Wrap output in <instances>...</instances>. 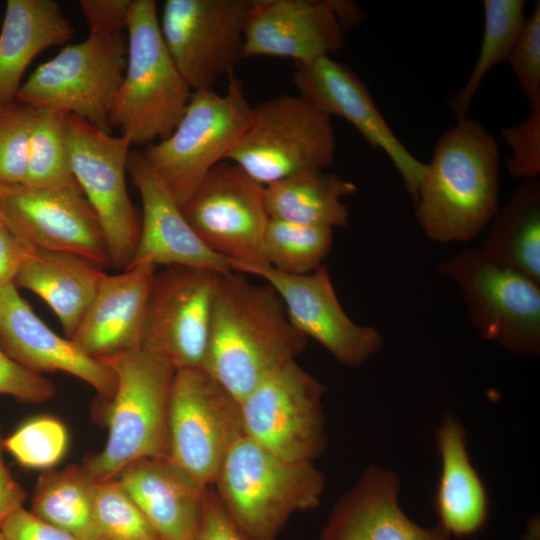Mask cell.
<instances>
[{
  "label": "cell",
  "mask_w": 540,
  "mask_h": 540,
  "mask_svg": "<svg viewBox=\"0 0 540 540\" xmlns=\"http://www.w3.org/2000/svg\"><path fill=\"white\" fill-rule=\"evenodd\" d=\"M306 343L270 284L235 271L218 274L202 368L239 402Z\"/></svg>",
  "instance_id": "cell-1"
},
{
  "label": "cell",
  "mask_w": 540,
  "mask_h": 540,
  "mask_svg": "<svg viewBox=\"0 0 540 540\" xmlns=\"http://www.w3.org/2000/svg\"><path fill=\"white\" fill-rule=\"evenodd\" d=\"M499 146L485 127L457 120L436 142L418 188L415 217L437 243H468L499 208Z\"/></svg>",
  "instance_id": "cell-2"
},
{
  "label": "cell",
  "mask_w": 540,
  "mask_h": 540,
  "mask_svg": "<svg viewBox=\"0 0 540 540\" xmlns=\"http://www.w3.org/2000/svg\"><path fill=\"white\" fill-rule=\"evenodd\" d=\"M211 486L250 540H277L294 513L318 507L325 478L313 462L284 460L244 434Z\"/></svg>",
  "instance_id": "cell-3"
},
{
  "label": "cell",
  "mask_w": 540,
  "mask_h": 540,
  "mask_svg": "<svg viewBox=\"0 0 540 540\" xmlns=\"http://www.w3.org/2000/svg\"><path fill=\"white\" fill-rule=\"evenodd\" d=\"M100 360L113 370L116 385L106 399V444L83 464L98 483L114 479L134 461L168 457V404L176 372L143 348Z\"/></svg>",
  "instance_id": "cell-4"
},
{
  "label": "cell",
  "mask_w": 540,
  "mask_h": 540,
  "mask_svg": "<svg viewBox=\"0 0 540 540\" xmlns=\"http://www.w3.org/2000/svg\"><path fill=\"white\" fill-rule=\"evenodd\" d=\"M126 30V69L109 124L132 146H147L172 133L193 91L165 46L154 0H132Z\"/></svg>",
  "instance_id": "cell-5"
},
{
  "label": "cell",
  "mask_w": 540,
  "mask_h": 540,
  "mask_svg": "<svg viewBox=\"0 0 540 540\" xmlns=\"http://www.w3.org/2000/svg\"><path fill=\"white\" fill-rule=\"evenodd\" d=\"M252 110L241 81L231 72L224 94L213 89L193 91L172 133L142 151L179 206L239 143L249 126Z\"/></svg>",
  "instance_id": "cell-6"
},
{
  "label": "cell",
  "mask_w": 540,
  "mask_h": 540,
  "mask_svg": "<svg viewBox=\"0 0 540 540\" xmlns=\"http://www.w3.org/2000/svg\"><path fill=\"white\" fill-rule=\"evenodd\" d=\"M437 270L457 286L468 319L481 338L513 353L539 354V282L478 248L441 260Z\"/></svg>",
  "instance_id": "cell-7"
},
{
  "label": "cell",
  "mask_w": 540,
  "mask_h": 540,
  "mask_svg": "<svg viewBox=\"0 0 540 540\" xmlns=\"http://www.w3.org/2000/svg\"><path fill=\"white\" fill-rule=\"evenodd\" d=\"M331 117L299 95H279L253 106L249 126L226 160L262 186L335 159Z\"/></svg>",
  "instance_id": "cell-8"
},
{
  "label": "cell",
  "mask_w": 540,
  "mask_h": 540,
  "mask_svg": "<svg viewBox=\"0 0 540 540\" xmlns=\"http://www.w3.org/2000/svg\"><path fill=\"white\" fill-rule=\"evenodd\" d=\"M121 34L91 35L65 46L21 84L16 101L76 116L110 133L109 114L126 69Z\"/></svg>",
  "instance_id": "cell-9"
},
{
  "label": "cell",
  "mask_w": 540,
  "mask_h": 540,
  "mask_svg": "<svg viewBox=\"0 0 540 540\" xmlns=\"http://www.w3.org/2000/svg\"><path fill=\"white\" fill-rule=\"evenodd\" d=\"M167 425V458L205 486L245 434L240 402L203 368L176 370Z\"/></svg>",
  "instance_id": "cell-10"
},
{
  "label": "cell",
  "mask_w": 540,
  "mask_h": 540,
  "mask_svg": "<svg viewBox=\"0 0 540 540\" xmlns=\"http://www.w3.org/2000/svg\"><path fill=\"white\" fill-rule=\"evenodd\" d=\"M325 390L295 359L286 362L240 401L245 434L284 460L313 462L326 448Z\"/></svg>",
  "instance_id": "cell-11"
},
{
  "label": "cell",
  "mask_w": 540,
  "mask_h": 540,
  "mask_svg": "<svg viewBox=\"0 0 540 540\" xmlns=\"http://www.w3.org/2000/svg\"><path fill=\"white\" fill-rule=\"evenodd\" d=\"M66 131L72 172L99 221L109 264L124 270L134 258L140 228L126 185L132 145L69 114Z\"/></svg>",
  "instance_id": "cell-12"
},
{
  "label": "cell",
  "mask_w": 540,
  "mask_h": 540,
  "mask_svg": "<svg viewBox=\"0 0 540 540\" xmlns=\"http://www.w3.org/2000/svg\"><path fill=\"white\" fill-rule=\"evenodd\" d=\"M180 207L198 237L225 257L231 270L266 264L263 237L269 215L264 186L235 163L224 160L214 166Z\"/></svg>",
  "instance_id": "cell-13"
},
{
  "label": "cell",
  "mask_w": 540,
  "mask_h": 540,
  "mask_svg": "<svg viewBox=\"0 0 540 540\" xmlns=\"http://www.w3.org/2000/svg\"><path fill=\"white\" fill-rule=\"evenodd\" d=\"M250 0H166L160 31L180 75L192 91L212 89L244 59Z\"/></svg>",
  "instance_id": "cell-14"
},
{
  "label": "cell",
  "mask_w": 540,
  "mask_h": 540,
  "mask_svg": "<svg viewBox=\"0 0 540 540\" xmlns=\"http://www.w3.org/2000/svg\"><path fill=\"white\" fill-rule=\"evenodd\" d=\"M0 222L27 248L110 265L101 226L80 189L0 184Z\"/></svg>",
  "instance_id": "cell-15"
},
{
  "label": "cell",
  "mask_w": 540,
  "mask_h": 540,
  "mask_svg": "<svg viewBox=\"0 0 540 540\" xmlns=\"http://www.w3.org/2000/svg\"><path fill=\"white\" fill-rule=\"evenodd\" d=\"M218 274L182 266L155 272L141 348L164 358L176 370L202 368Z\"/></svg>",
  "instance_id": "cell-16"
},
{
  "label": "cell",
  "mask_w": 540,
  "mask_h": 540,
  "mask_svg": "<svg viewBox=\"0 0 540 540\" xmlns=\"http://www.w3.org/2000/svg\"><path fill=\"white\" fill-rule=\"evenodd\" d=\"M232 271L258 276L270 284L293 326L321 344L340 364L359 366L381 348L378 330L359 325L346 314L325 264L303 275L285 274L267 264L238 266Z\"/></svg>",
  "instance_id": "cell-17"
},
{
  "label": "cell",
  "mask_w": 540,
  "mask_h": 540,
  "mask_svg": "<svg viewBox=\"0 0 540 540\" xmlns=\"http://www.w3.org/2000/svg\"><path fill=\"white\" fill-rule=\"evenodd\" d=\"M293 82L303 97L328 116L348 121L374 149L390 159L413 200L425 170L395 135L379 111L366 84L345 64L331 56L297 63Z\"/></svg>",
  "instance_id": "cell-18"
},
{
  "label": "cell",
  "mask_w": 540,
  "mask_h": 540,
  "mask_svg": "<svg viewBox=\"0 0 540 540\" xmlns=\"http://www.w3.org/2000/svg\"><path fill=\"white\" fill-rule=\"evenodd\" d=\"M345 32L333 0H250L243 56L307 63L340 50Z\"/></svg>",
  "instance_id": "cell-19"
},
{
  "label": "cell",
  "mask_w": 540,
  "mask_h": 540,
  "mask_svg": "<svg viewBox=\"0 0 540 540\" xmlns=\"http://www.w3.org/2000/svg\"><path fill=\"white\" fill-rule=\"evenodd\" d=\"M127 171L142 204L139 237L130 266H182L219 274L232 271L228 260L198 237L142 152L130 151Z\"/></svg>",
  "instance_id": "cell-20"
},
{
  "label": "cell",
  "mask_w": 540,
  "mask_h": 540,
  "mask_svg": "<svg viewBox=\"0 0 540 540\" xmlns=\"http://www.w3.org/2000/svg\"><path fill=\"white\" fill-rule=\"evenodd\" d=\"M0 347L30 371L68 373L93 387L104 399L114 393L116 379L111 367L50 329L15 284L0 289Z\"/></svg>",
  "instance_id": "cell-21"
},
{
  "label": "cell",
  "mask_w": 540,
  "mask_h": 540,
  "mask_svg": "<svg viewBox=\"0 0 540 540\" xmlns=\"http://www.w3.org/2000/svg\"><path fill=\"white\" fill-rule=\"evenodd\" d=\"M155 272L156 267L141 264L105 274L70 340L99 360L141 348Z\"/></svg>",
  "instance_id": "cell-22"
},
{
  "label": "cell",
  "mask_w": 540,
  "mask_h": 540,
  "mask_svg": "<svg viewBox=\"0 0 540 540\" xmlns=\"http://www.w3.org/2000/svg\"><path fill=\"white\" fill-rule=\"evenodd\" d=\"M399 490L394 472L369 467L337 501L319 540H450L438 525L425 528L409 519L398 504Z\"/></svg>",
  "instance_id": "cell-23"
},
{
  "label": "cell",
  "mask_w": 540,
  "mask_h": 540,
  "mask_svg": "<svg viewBox=\"0 0 540 540\" xmlns=\"http://www.w3.org/2000/svg\"><path fill=\"white\" fill-rule=\"evenodd\" d=\"M160 540H191L203 514L205 486L168 458H146L115 477Z\"/></svg>",
  "instance_id": "cell-24"
},
{
  "label": "cell",
  "mask_w": 540,
  "mask_h": 540,
  "mask_svg": "<svg viewBox=\"0 0 540 540\" xmlns=\"http://www.w3.org/2000/svg\"><path fill=\"white\" fill-rule=\"evenodd\" d=\"M441 474L434 496L438 526L450 537L467 538L487 524L490 501L486 486L472 465L466 430L448 414L436 434Z\"/></svg>",
  "instance_id": "cell-25"
},
{
  "label": "cell",
  "mask_w": 540,
  "mask_h": 540,
  "mask_svg": "<svg viewBox=\"0 0 540 540\" xmlns=\"http://www.w3.org/2000/svg\"><path fill=\"white\" fill-rule=\"evenodd\" d=\"M74 29L54 0H8L0 32V105L16 101L22 76L42 51L67 43Z\"/></svg>",
  "instance_id": "cell-26"
},
{
  "label": "cell",
  "mask_w": 540,
  "mask_h": 540,
  "mask_svg": "<svg viewBox=\"0 0 540 540\" xmlns=\"http://www.w3.org/2000/svg\"><path fill=\"white\" fill-rule=\"evenodd\" d=\"M104 275L99 266L78 255L27 248L14 284L43 299L70 339Z\"/></svg>",
  "instance_id": "cell-27"
},
{
  "label": "cell",
  "mask_w": 540,
  "mask_h": 540,
  "mask_svg": "<svg viewBox=\"0 0 540 540\" xmlns=\"http://www.w3.org/2000/svg\"><path fill=\"white\" fill-rule=\"evenodd\" d=\"M356 185L327 169H310L264 187L269 218L298 224L345 227L348 210L342 198Z\"/></svg>",
  "instance_id": "cell-28"
},
{
  "label": "cell",
  "mask_w": 540,
  "mask_h": 540,
  "mask_svg": "<svg viewBox=\"0 0 540 540\" xmlns=\"http://www.w3.org/2000/svg\"><path fill=\"white\" fill-rule=\"evenodd\" d=\"M478 249L540 283V181H523L499 206Z\"/></svg>",
  "instance_id": "cell-29"
},
{
  "label": "cell",
  "mask_w": 540,
  "mask_h": 540,
  "mask_svg": "<svg viewBox=\"0 0 540 540\" xmlns=\"http://www.w3.org/2000/svg\"><path fill=\"white\" fill-rule=\"evenodd\" d=\"M98 484L83 465L46 471L37 482L31 512L80 540H100L95 519Z\"/></svg>",
  "instance_id": "cell-30"
},
{
  "label": "cell",
  "mask_w": 540,
  "mask_h": 540,
  "mask_svg": "<svg viewBox=\"0 0 540 540\" xmlns=\"http://www.w3.org/2000/svg\"><path fill=\"white\" fill-rule=\"evenodd\" d=\"M484 31L478 57L463 87L449 105L457 120L467 118L472 101L488 72L507 62L526 18L524 0H484Z\"/></svg>",
  "instance_id": "cell-31"
},
{
  "label": "cell",
  "mask_w": 540,
  "mask_h": 540,
  "mask_svg": "<svg viewBox=\"0 0 540 540\" xmlns=\"http://www.w3.org/2000/svg\"><path fill=\"white\" fill-rule=\"evenodd\" d=\"M66 115L56 110L35 109L24 185L80 189L71 168Z\"/></svg>",
  "instance_id": "cell-32"
},
{
  "label": "cell",
  "mask_w": 540,
  "mask_h": 540,
  "mask_svg": "<svg viewBox=\"0 0 540 540\" xmlns=\"http://www.w3.org/2000/svg\"><path fill=\"white\" fill-rule=\"evenodd\" d=\"M333 243V229L269 218L264 237L265 263L290 275H303L323 265Z\"/></svg>",
  "instance_id": "cell-33"
},
{
  "label": "cell",
  "mask_w": 540,
  "mask_h": 540,
  "mask_svg": "<svg viewBox=\"0 0 540 540\" xmlns=\"http://www.w3.org/2000/svg\"><path fill=\"white\" fill-rule=\"evenodd\" d=\"M95 519L101 539L160 540L116 478L98 484Z\"/></svg>",
  "instance_id": "cell-34"
},
{
  "label": "cell",
  "mask_w": 540,
  "mask_h": 540,
  "mask_svg": "<svg viewBox=\"0 0 540 540\" xmlns=\"http://www.w3.org/2000/svg\"><path fill=\"white\" fill-rule=\"evenodd\" d=\"M68 434L59 420L40 416L27 420L4 439V448L22 466L48 469L64 456Z\"/></svg>",
  "instance_id": "cell-35"
},
{
  "label": "cell",
  "mask_w": 540,
  "mask_h": 540,
  "mask_svg": "<svg viewBox=\"0 0 540 540\" xmlns=\"http://www.w3.org/2000/svg\"><path fill=\"white\" fill-rule=\"evenodd\" d=\"M35 109L14 101L0 105V184H23Z\"/></svg>",
  "instance_id": "cell-36"
},
{
  "label": "cell",
  "mask_w": 540,
  "mask_h": 540,
  "mask_svg": "<svg viewBox=\"0 0 540 540\" xmlns=\"http://www.w3.org/2000/svg\"><path fill=\"white\" fill-rule=\"evenodd\" d=\"M507 63L513 70L528 107L540 104V1L525 18Z\"/></svg>",
  "instance_id": "cell-37"
},
{
  "label": "cell",
  "mask_w": 540,
  "mask_h": 540,
  "mask_svg": "<svg viewBox=\"0 0 540 540\" xmlns=\"http://www.w3.org/2000/svg\"><path fill=\"white\" fill-rule=\"evenodd\" d=\"M501 136L511 154L505 164L508 173L523 181L538 179L540 175V104L529 109L520 123L502 128Z\"/></svg>",
  "instance_id": "cell-38"
},
{
  "label": "cell",
  "mask_w": 540,
  "mask_h": 540,
  "mask_svg": "<svg viewBox=\"0 0 540 540\" xmlns=\"http://www.w3.org/2000/svg\"><path fill=\"white\" fill-rule=\"evenodd\" d=\"M54 393L51 381L21 366L0 347V394L26 403H40Z\"/></svg>",
  "instance_id": "cell-39"
},
{
  "label": "cell",
  "mask_w": 540,
  "mask_h": 540,
  "mask_svg": "<svg viewBox=\"0 0 540 540\" xmlns=\"http://www.w3.org/2000/svg\"><path fill=\"white\" fill-rule=\"evenodd\" d=\"M132 0H80L91 35L114 36L127 28Z\"/></svg>",
  "instance_id": "cell-40"
},
{
  "label": "cell",
  "mask_w": 540,
  "mask_h": 540,
  "mask_svg": "<svg viewBox=\"0 0 540 540\" xmlns=\"http://www.w3.org/2000/svg\"><path fill=\"white\" fill-rule=\"evenodd\" d=\"M191 540H250L229 516L212 486L206 494L203 514Z\"/></svg>",
  "instance_id": "cell-41"
},
{
  "label": "cell",
  "mask_w": 540,
  "mask_h": 540,
  "mask_svg": "<svg viewBox=\"0 0 540 540\" xmlns=\"http://www.w3.org/2000/svg\"><path fill=\"white\" fill-rule=\"evenodd\" d=\"M0 529L6 540H80L42 521L23 507L11 513Z\"/></svg>",
  "instance_id": "cell-42"
},
{
  "label": "cell",
  "mask_w": 540,
  "mask_h": 540,
  "mask_svg": "<svg viewBox=\"0 0 540 540\" xmlns=\"http://www.w3.org/2000/svg\"><path fill=\"white\" fill-rule=\"evenodd\" d=\"M27 247L0 222V289L14 284Z\"/></svg>",
  "instance_id": "cell-43"
},
{
  "label": "cell",
  "mask_w": 540,
  "mask_h": 540,
  "mask_svg": "<svg viewBox=\"0 0 540 540\" xmlns=\"http://www.w3.org/2000/svg\"><path fill=\"white\" fill-rule=\"evenodd\" d=\"M4 439L0 432V525L15 510L22 507L26 493L14 479L3 459Z\"/></svg>",
  "instance_id": "cell-44"
},
{
  "label": "cell",
  "mask_w": 540,
  "mask_h": 540,
  "mask_svg": "<svg viewBox=\"0 0 540 540\" xmlns=\"http://www.w3.org/2000/svg\"><path fill=\"white\" fill-rule=\"evenodd\" d=\"M338 19L346 31L348 28L357 25L362 19V12L352 1L333 0Z\"/></svg>",
  "instance_id": "cell-45"
},
{
  "label": "cell",
  "mask_w": 540,
  "mask_h": 540,
  "mask_svg": "<svg viewBox=\"0 0 540 540\" xmlns=\"http://www.w3.org/2000/svg\"><path fill=\"white\" fill-rule=\"evenodd\" d=\"M0 540H6L3 533H2V531H1V529H0Z\"/></svg>",
  "instance_id": "cell-46"
},
{
  "label": "cell",
  "mask_w": 540,
  "mask_h": 540,
  "mask_svg": "<svg viewBox=\"0 0 540 540\" xmlns=\"http://www.w3.org/2000/svg\"><path fill=\"white\" fill-rule=\"evenodd\" d=\"M100 540H105V539L102 538V539H100Z\"/></svg>",
  "instance_id": "cell-47"
}]
</instances>
